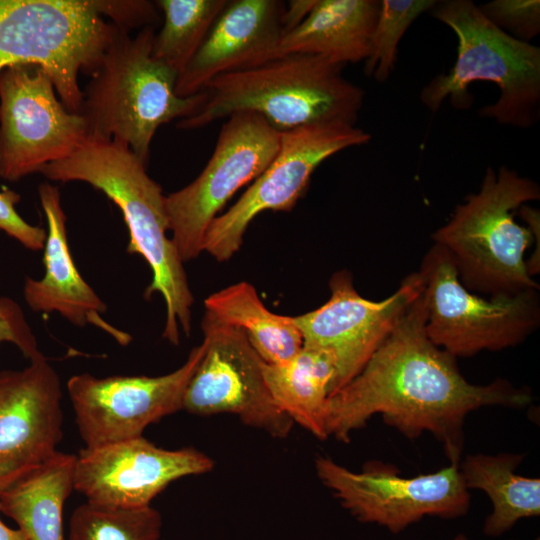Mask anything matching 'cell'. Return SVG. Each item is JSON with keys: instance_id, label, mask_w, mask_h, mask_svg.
<instances>
[{"instance_id": "5", "label": "cell", "mask_w": 540, "mask_h": 540, "mask_svg": "<svg viewBox=\"0 0 540 540\" xmlns=\"http://www.w3.org/2000/svg\"><path fill=\"white\" fill-rule=\"evenodd\" d=\"M430 12L457 37V58L448 73L422 89V103L437 112L450 97L454 107L465 109L472 103L468 86L486 81L500 95L478 111L480 117L522 129L534 125L540 115V48L495 26L471 0L436 1Z\"/></svg>"}, {"instance_id": "2", "label": "cell", "mask_w": 540, "mask_h": 540, "mask_svg": "<svg viewBox=\"0 0 540 540\" xmlns=\"http://www.w3.org/2000/svg\"><path fill=\"white\" fill-rule=\"evenodd\" d=\"M146 168L125 144L86 139L70 156L40 173L53 181L88 183L120 209L130 237L127 252L142 256L152 271L144 296L161 294L166 307L163 337L178 345L180 328L186 336L191 332L194 298L183 262L167 236L165 196Z\"/></svg>"}, {"instance_id": "1", "label": "cell", "mask_w": 540, "mask_h": 540, "mask_svg": "<svg viewBox=\"0 0 540 540\" xmlns=\"http://www.w3.org/2000/svg\"><path fill=\"white\" fill-rule=\"evenodd\" d=\"M424 289V288H423ZM423 291L361 371L327 402L329 436L347 442L375 414L413 439L431 432L451 463H459L466 415L482 406L524 407L526 388L505 380L474 385L460 373L456 357L426 333Z\"/></svg>"}, {"instance_id": "32", "label": "cell", "mask_w": 540, "mask_h": 540, "mask_svg": "<svg viewBox=\"0 0 540 540\" xmlns=\"http://www.w3.org/2000/svg\"><path fill=\"white\" fill-rule=\"evenodd\" d=\"M316 0L290 1L282 15L284 34L298 26L309 14Z\"/></svg>"}, {"instance_id": "13", "label": "cell", "mask_w": 540, "mask_h": 540, "mask_svg": "<svg viewBox=\"0 0 540 540\" xmlns=\"http://www.w3.org/2000/svg\"><path fill=\"white\" fill-rule=\"evenodd\" d=\"M204 354L183 399L187 412L209 416L230 413L275 438H285L292 420L274 404L263 376L264 361L239 328L205 312Z\"/></svg>"}, {"instance_id": "27", "label": "cell", "mask_w": 540, "mask_h": 540, "mask_svg": "<svg viewBox=\"0 0 540 540\" xmlns=\"http://www.w3.org/2000/svg\"><path fill=\"white\" fill-rule=\"evenodd\" d=\"M434 0H381L378 18L365 60L367 77L384 82L394 70L398 44L411 24L435 5Z\"/></svg>"}, {"instance_id": "3", "label": "cell", "mask_w": 540, "mask_h": 540, "mask_svg": "<svg viewBox=\"0 0 540 540\" xmlns=\"http://www.w3.org/2000/svg\"><path fill=\"white\" fill-rule=\"evenodd\" d=\"M344 66L314 54L290 53L227 73L204 89L206 100L180 129H198L237 112H253L280 133L328 123L355 125L364 90L342 75Z\"/></svg>"}, {"instance_id": "15", "label": "cell", "mask_w": 540, "mask_h": 540, "mask_svg": "<svg viewBox=\"0 0 540 540\" xmlns=\"http://www.w3.org/2000/svg\"><path fill=\"white\" fill-rule=\"evenodd\" d=\"M204 351L202 342L181 367L156 377L73 375L67 391L85 448L140 437L150 424L183 409L185 390Z\"/></svg>"}, {"instance_id": "11", "label": "cell", "mask_w": 540, "mask_h": 540, "mask_svg": "<svg viewBox=\"0 0 540 540\" xmlns=\"http://www.w3.org/2000/svg\"><path fill=\"white\" fill-rule=\"evenodd\" d=\"M370 138L363 129L345 123L315 124L282 132L279 150L271 163L239 200L209 225L203 251L219 262L232 258L258 214L292 210L323 161L344 149L364 145Z\"/></svg>"}, {"instance_id": "31", "label": "cell", "mask_w": 540, "mask_h": 540, "mask_svg": "<svg viewBox=\"0 0 540 540\" xmlns=\"http://www.w3.org/2000/svg\"><path fill=\"white\" fill-rule=\"evenodd\" d=\"M95 4L103 17L127 32L131 28L152 27L158 19L157 5L146 0H95Z\"/></svg>"}, {"instance_id": "17", "label": "cell", "mask_w": 540, "mask_h": 540, "mask_svg": "<svg viewBox=\"0 0 540 540\" xmlns=\"http://www.w3.org/2000/svg\"><path fill=\"white\" fill-rule=\"evenodd\" d=\"M62 395L44 355L22 370L0 371V489L58 451Z\"/></svg>"}, {"instance_id": "19", "label": "cell", "mask_w": 540, "mask_h": 540, "mask_svg": "<svg viewBox=\"0 0 540 540\" xmlns=\"http://www.w3.org/2000/svg\"><path fill=\"white\" fill-rule=\"evenodd\" d=\"M38 195L47 221L43 248L45 272L41 279L26 277L23 295L27 305L34 312H57L77 327L93 324L121 345H127L131 337L101 318L107 306L83 279L73 261L59 188L44 182L38 187Z\"/></svg>"}, {"instance_id": "10", "label": "cell", "mask_w": 540, "mask_h": 540, "mask_svg": "<svg viewBox=\"0 0 540 540\" xmlns=\"http://www.w3.org/2000/svg\"><path fill=\"white\" fill-rule=\"evenodd\" d=\"M34 63L0 70V178L16 182L70 156L86 139L80 113L68 111Z\"/></svg>"}, {"instance_id": "6", "label": "cell", "mask_w": 540, "mask_h": 540, "mask_svg": "<svg viewBox=\"0 0 540 540\" xmlns=\"http://www.w3.org/2000/svg\"><path fill=\"white\" fill-rule=\"evenodd\" d=\"M540 198L539 185L516 171L487 167L480 190L458 204L432 240L452 257L460 282L469 291L514 295L539 285L529 275L526 249L539 227L520 226L517 208Z\"/></svg>"}, {"instance_id": "22", "label": "cell", "mask_w": 540, "mask_h": 540, "mask_svg": "<svg viewBox=\"0 0 540 540\" xmlns=\"http://www.w3.org/2000/svg\"><path fill=\"white\" fill-rule=\"evenodd\" d=\"M335 374L333 356L308 346L284 363L263 364L264 380L277 408L321 440L328 437L326 410Z\"/></svg>"}, {"instance_id": "14", "label": "cell", "mask_w": 540, "mask_h": 540, "mask_svg": "<svg viewBox=\"0 0 540 540\" xmlns=\"http://www.w3.org/2000/svg\"><path fill=\"white\" fill-rule=\"evenodd\" d=\"M330 298L322 306L294 316L303 346L329 352L336 374L330 395L353 379L400 323L420 296L424 281L419 271L406 276L398 289L381 301L362 297L347 270L329 281ZM329 395V396H330Z\"/></svg>"}, {"instance_id": "8", "label": "cell", "mask_w": 540, "mask_h": 540, "mask_svg": "<svg viewBox=\"0 0 540 540\" xmlns=\"http://www.w3.org/2000/svg\"><path fill=\"white\" fill-rule=\"evenodd\" d=\"M419 272L426 333L454 357L516 346L539 327V290L482 298L463 286L452 257L438 244L425 254Z\"/></svg>"}, {"instance_id": "12", "label": "cell", "mask_w": 540, "mask_h": 540, "mask_svg": "<svg viewBox=\"0 0 540 540\" xmlns=\"http://www.w3.org/2000/svg\"><path fill=\"white\" fill-rule=\"evenodd\" d=\"M316 471L321 482L357 519L404 529L425 515L452 518L469 507V494L459 463L435 473L404 478L391 465L368 463L353 472L329 458L318 457Z\"/></svg>"}, {"instance_id": "28", "label": "cell", "mask_w": 540, "mask_h": 540, "mask_svg": "<svg viewBox=\"0 0 540 540\" xmlns=\"http://www.w3.org/2000/svg\"><path fill=\"white\" fill-rule=\"evenodd\" d=\"M478 7L490 22L520 41L529 42L540 32L539 0H493Z\"/></svg>"}, {"instance_id": "30", "label": "cell", "mask_w": 540, "mask_h": 540, "mask_svg": "<svg viewBox=\"0 0 540 540\" xmlns=\"http://www.w3.org/2000/svg\"><path fill=\"white\" fill-rule=\"evenodd\" d=\"M20 195L10 189L0 191V232H5L26 249L39 251L44 248L47 231L26 222L16 211Z\"/></svg>"}, {"instance_id": "9", "label": "cell", "mask_w": 540, "mask_h": 540, "mask_svg": "<svg viewBox=\"0 0 540 540\" xmlns=\"http://www.w3.org/2000/svg\"><path fill=\"white\" fill-rule=\"evenodd\" d=\"M281 133L253 112H237L223 124L214 152L199 176L165 196L168 230L182 262L203 252L206 231L228 200L254 181L277 154Z\"/></svg>"}, {"instance_id": "29", "label": "cell", "mask_w": 540, "mask_h": 540, "mask_svg": "<svg viewBox=\"0 0 540 540\" xmlns=\"http://www.w3.org/2000/svg\"><path fill=\"white\" fill-rule=\"evenodd\" d=\"M14 344L32 361L43 355L20 305L9 297H0V343Z\"/></svg>"}, {"instance_id": "34", "label": "cell", "mask_w": 540, "mask_h": 540, "mask_svg": "<svg viewBox=\"0 0 540 540\" xmlns=\"http://www.w3.org/2000/svg\"><path fill=\"white\" fill-rule=\"evenodd\" d=\"M455 540H468L464 535H458Z\"/></svg>"}, {"instance_id": "21", "label": "cell", "mask_w": 540, "mask_h": 540, "mask_svg": "<svg viewBox=\"0 0 540 540\" xmlns=\"http://www.w3.org/2000/svg\"><path fill=\"white\" fill-rule=\"evenodd\" d=\"M77 455L56 451L0 489V512L27 540H65L63 507L74 489Z\"/></svg>"}, {"instance_id": "16", "label": "cell", "mask_w": 540, "mask_h": 540, "mask_svg": "<svg viewBox=\"0 0 540 540\" xmlns=\"http://www.w3.org/2000/svg\"><path fill=\"white\" fill-rule=\"evenodd\" d=\"M212 468L213 461L195 448L168 450L140 436L81 449L74 489L96 504L141 508L173 481Z\"/></svg>"}, {"instance_id": "23", "label": "cell", "mask_w": 540, "mask_h": 540, "mask_svg": "<svg viewBox=\"0 0 540 540\" xmlns=\"http://www.w3.org/2000/svg\"><path fill=\"white\" fill-rule=\"evenodd\" d=\"M205 312L225 324L241 329L267 364H281L303 347L294 316L271 312L246 281L230 285L204 300Z\"/></svg>"}, {"instance_id": "33", "label": "cell", "mask_w": 540, "mask_h": 540, "mask_svg": "<svg viewBox=\"0 0 540 540\" xmlns=\"http://www.w3.org/2000/svg\"><path fill=\"white\" fill-rule=\"evenodd\" d=\"M0 540H27V538L19 528H10L0 520Z\"/></svg>"}, {"instance_id": "25", "label": "cell", "mask_w": 540, "mask_h": 540, "mask_svg": "<svg viewBox=\"0 0 540 540\" xmlns=\"http://www.w3.org/2000/svg\"><path fill=\"white\" fill-rule=\"evenodd\" d=\"M228 0H159L164 23L152 55L178 76L193 59Z\"/></svg>"}, {"instance_id": "7", "label": "cell", "mask_w": 540, "mask_h": 540, "mask_svg": "<svg viewBox=\"0 0 540 540\" xmlns=\"http://www.w3.org/2000/svg\"><path fill=\"white\" fill-rule=\"evenodd\" d=\"M114 28L95 0H0V70L39 65L65 108L80 113L79 73L95 72Z\"/></svg>"}, {"instance_id": "26", "label": "cell", "mask_w": 540, "mask_h": 540, "mask_svg": "<svg viewBox=\"0 0 540 540\" xmlns=\"http://www.w3.org/2000/svg\"><path fill=\"white\" fill-rule=\"evenodd\" d=\"M160 513L151 506L122 508L86 501L72 513L68 540H159Z\"/></svg>"}, {"instance_id": "20", "label": "cell", "mask_w": 540, "mask_h": 540, "mask_svg": "<svg viewBox=\"0 0 540 540\" xmlns=\"http://www.w3.org/2000/svg\"><path fill=\"white\" fill-rule=\"evenodd\" d=\"M379 10V0H316L306 18L283 35L276 58L306 53L342 66L365 61Z\"/></svg>"}, {"instance_id": "24", "label": "cell", "mask_w": 540, "mask_h": 540, "mask_svg": "<svg viewBox=\"0 0 540 540\" xmlns=\"http://www.w3.org/2000/svg\"><path fill=\"white\" fill-rule=\"evenodd\" d=\"M521 460L519 454H477L467 456L462 464L466 488L483 490L493 504L484 526L487 535H499L517 520L540 513V480L515 473Z\"/></svg>"}, {"instance_id": "4", "label": "cell", "mask_w": 540, "mask_h": 540, "mask_svg": "<svg viewBox=\"0 0 540 540\" xmlns=\"http://www.w3.org/2000/svg\"><path fill=\"white\" fill-rule=\"evenodd\" d=\"M112 38L83 91L80 114L87 139L125 144L145 165L157 129L195 114L205 103L202 91L175 93L178 74L152 55L153 27L136 36L114 26Z\"/></svg>"}, {"instance_id": "18", "label": "cell", "mask_w": 540, "mask_h": 540, "mask_svg": "<svg viewBox=\"0 0 540 540\" xmlns=\"http://www.w3.org/2000/svg\"><path fill=\"white\" fill-rule=\"evenodd\" d=\"M285 6L277 0L228 1L178 76L175 93L183 98L195 95L220 75L251 69L276 58L284 35Z\"/></svg>"}]
</instances>
